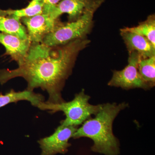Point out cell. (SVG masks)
I'll return each instance as SVG.
<instances>
[{
    "mask_svg": "<svg viewBox=\"0 0 155 155\" xmlns=\"http://www.w3.org/2000/svg\"><path fill=\"white\" fill-rule=\"evenodd\" d=\"M90 42L84 38L55 47L31 43L18 68L0 70V84L2 85L13 78L22 77L27 81L28 90L40 87L47 92L46 102H63L62 91L65 81L72 73L78 54Z\"/></svg>",
    "mask_w": 155,
    "mask_h": 155,
    "instance_id": "cell-1",
    "label": "cell"
},
{
    "mask_svg": "<svg viewBox=\"0 0 155 155\" xmlns=\"http://www.w3.org/2000/svg\"><path fill=\"white\" fill-rule=\"evenodd\" d=\"M128 107L123 102L103 104L101 109L78 128L72 138L87 137L93 141L91 150L104 155H119L120 143L113 132L114 120L120 112Z\"/></svg>",
    "mask_w": 155,
    "mask_h": 155,
    "instance_id": "cell-2",
    "label": "cell"
},
{
    "mask_svg": "<svg viewBox=\"0 0 155 155\" xmlns=\"http://www.w3.org/2000/svg\"><path fill=\"white\" fill-rule=\"evenodd\" d=\"M91 97L85 93L84 89L75 94L70 101H64L58 104L42 102L37 107L42 110H49L51 113L63 112L66 118L61 121V125L64 126L78 127L81 125L93 116L96 115L101 109L103 104L92 105L89 103Z\"/></svg>",
    "mask_w": 155,
    "mask_h": 155,
    "instance_id": "cell-3",
    "label": "cell"
},
{
    "mask_svg": "<svg viewBox=\"0 0 155 155\" xmlns=\"http://www.w3.org/2000/svg\"><path fill=\"white\" fill-rule=\"evenodd\" d=\"M104 1L95 0L79 19L67 24H60L45 37L41 43L49 46H58L85 38L92 28L95 12Z\"/></svg>",
    "mask_w": 155,
    "mask_h": 155,
    "instance_id": "cell-4",
    "label": "cell"
},
{
    "mask_svg": "<svg viewBox=\"0 0 155 155\" xmlns=\"http://www.w3.org/2000/svg\"><path fill=\"white\" fill-rule=\"evenodd\" d=\"M129 54L127 66L122 70H114L108 85L125 90L150 89V87L143 80L138 72V64L141 57L136 52L129 53Z\"/></svg>",
    "mask_w": 155,
    "mask_h": 155,
    "instance_id": "cell-5",
    "label": "cell"
},
{
    "mask_svg": "<svg viewBox=\"0 0 155 155\" xmlns=\"http://www.w3.org/2000/svg\"><path fill=\"white\" fill-rule=\"evenodd\" d=\"M78 128L75 126L61 125L51 135L41 139L38 141L41 150V155L64 154L68 152L71 146L69 140L72 138Z\"/></svg>",
    "mask_w": 155,
    "mask_h": 155,
    "instance_id": "cell-6",
    "label": "cell"
},
{
    "mask_svg": "<svg viewBox=\"0 0 155 155\" xmlns=\"http://www.w3.org/2000/svg\"><path fill=\"white\" fill-rule=\"evenodd\" d=\"M27 31L28 40L31 43H41L47 35L61 24L48 14H41L21 18Z\"/></svg>",
    "mask_w": 155,
    "mask_h": 155,
    "instance_id": "cell-7",
    "label": "cell"
},
{
    "mask_svg": "<svg viewBox=\"0 0 155 155\" xmlns=\"http://www.w3.org/2000/svg\"><path fill=\"white\" fill-rule=\"evenodd\" d=\"M95 0H61L51 14V18L58 19L62 14L68 15L69 22L79 19Z\"/></svg>",
    "mask_w": 155,
    "mask_h": 155,
    "instance_id": "cell-8",
    "label": "cell"
},
{
    "mask_svg": "<svg viewBox=\"0 0 155 155\" xmlns=\"http://www.w3.org/2000/svg\"><path fill=\"white\" fill-rule=\"evenodd\" d=\"M120 31L129 53L137 52L142 59L155 56V47L145 37L123 28Z\"/></svg>",
    "mask_w": 155,
    "mask_h": 155,
    "instance_id": "cell-9",
    "label": "cell"
},
{
    "mask_svg": "<svg viewBox=\"0 0 155 155\" xmlns=\"http://www.w3.org/2000/svg\"><path fill=\"white\" fill-rule=\"evenodd\" d=\"M0 44L5 48L6 54L18 64L27 54L31 43L29 40H23L12 35L0 32Z\"/></svg>",
    "mask_w": 155,
    "mask_h": 155,
    "instance_id": "cell-10",
    "label": "cell"
},
{
    "mask_svg": "<svg viewBox=\"0 0 155 155\" xmlns=\"http://www.w3.org/2000/svg\"><path fill=\"white\" fill-rule=\"evenodd\" d=\"M0 32L12 35L23 40H28L26 28L21 19L0 9Z\"/></svg>",
    "mask_w": 155,
    "mask_h": 155,
    "instance_id": "cell-11",
    "label": "cell"
},
{
    "mask_svg": "<svg viewBox=\"0 0 155 155\" xmlns=\"http://www.w3.org/2000/svg\"><path fill=\"white\" fill-rule=\"evenodd\" d=\"M21 101H28L32 106L37 107L41 103L45 101V97L42 95L35 93L33 91L27 89L18 92L11 89L5 95L0 93V108L9 104L17 103Z\"/></svg>",
    "mask_w": 155,
    "mask_h": 155,
    "instance_id": "cell-12",
    "label": "cell"
},
{
    "mask_svg": "<svg viewBox=\"0 0 155 155\" xmlns=\"http://www.w3.org/2000/svg\"><path fill=\"white\" fill-rule=\"evenodd\" d=\"M125 30L139 35L147 39L155 47V17L154 15L149 16L146 20L137 26L123 28Z\"/></svg>",
    "mask_w": 155,
    "mask_h": 155,
    "instance_id": "cell-13",
    "label": "cell"
},
{
    "mask_svg": "<svg viewBox=\"0 0 155 155\" xmlns=\"http://www.w3.org/2000/svg\"><path fill=\"white\" fill-rule=\"evenodd\" d=\"M138 70L140 75L150 88L155 84V56L142 59L139 61Z\"/></svg>",
    "mask_w": 155,
    "mask_h": 155,
    "instance_id": "cell-14",
    "label": "cell"
},
{
    "mask_svg": "<svg viewBox=\"0 0 155 155\" xmlns=\"http://www.w3.org/2000/svg\"><path fill=\"white\" fill-rule=\"evenodd\" d=\"M43 8V0H31L28 5L24 8L18 10H5L7 14L19 18L31 17L42 14Z\"/></svg>",
    "mask_w": 155,
    "mask_h": 155,
    "instance_id": "cell-15",
    "label": "cell"
},
{
    "mask_svg": "<svg viewBox=\"0 0 155 155\" xmlns=\"http://www.w3.org/2000/svg\"><path fill=\"white\" fill-rule=\"evenodd\" d=\"M61 1V0H43V14L48 15L51 14L55 8L56 6Z\"/></svg>",
    "mask_w": 155,
    "mask_h": 155,
    "instance_id": "cell-16",
    "label": "cell"
}]
</instances>
